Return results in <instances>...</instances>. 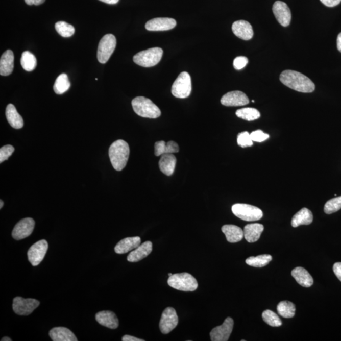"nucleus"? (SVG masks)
I'll return each mask as SVG.
<instances>
[{
	"label": "nucleus",
	"instance_id": "f257e3e1",
	"mask_svg": "<svg viewBox=\"0 0 341 341\" xmlns=\"http://www.w3.org/2000/svg\"><path fill=\"white\" fill-rule=\"evenodd\" d=\"M280 81L282 84L296 91L310 93L315 89V85L308 77L298 71L285 70L280 76Z\"/></svg>",
	"mask_w": 341,
	"mask_h": 341
},
{
	"label": "nucleus",
	"instance_id": "f03ea898",
	"mask_svg": "<svg viewBox=\"0 0 341 341\" xmlns=\"http://www.w3.org/2000/svg\"><path fill=\"white\" fill-rule=\"evenodd\" d=\"M129 155V145L123 140L115 141L109 149V156L112 166L118 172H120L126 166Z\"/></svg>",
	"mask_w": 341,
	"mask_h": 341
},
{
	"label": "nucleus",
	"instance_id": "7ed1b4c3",
	"mask_svg": "<svg viewBox=\"0 0 341 341\" xmlns=\"http://www.w3.org/2000/svg\"><path fill=\"white\" fill-rule=\"evenodd\" d=\"M132 105L135 113L143 118L155 119L161 116L160 109L148 98H135L132 100Z\"/></svg>",
	"mask_w": 341,
	"mask_h": 341
},
{
	"label": "nucleus",
	"instance_id": "20e7f679",
	"mask_svg": "<svg viewBox=\"0 0 341 341\" xmlns=\"http://www.w3.org/2000/svg\"><path fill=\"white\" fill-rule=\"evenodd\" d=\"M167 283L175 289L182 291H194L198 287V282L192 275L187 273L173 274Z\"/></svg>",
	"mask_w": 341,
	"mask_h": 341
},
{
	"label": "nucleus",
	"instance_id": "39448f33",
	"mask_svg": "<svg viewBox=\"0 0 341 341\" xmlns=\"http://www.w3.org/2000/svg\"><path fill=\"white\" fill-rule=\"evenodd\" d=\"M163 50L160 47H153L136 54L133 60L137 65L149 68L158 65L161 60Z\"/></svg>",
	"mask_w": 341,
	"mask_h": 341
},
{
	"label": "nucleus",
	"instance_id": "423d86ee",
	"mask_svg": "<svg viewBox=\"0 0 341 341\" xmlns=\"http://www.w3.org/2000/svg\"><path fill=\"white\" fill-rule=\"evenodd\" d=\"M232 212L237 217L245 221H258L263 217L262 210L249 204H234L232 206Z\"/></svg>",
	"mask_w": 341,
	"mask_h": 341
},
{
	"label": "nucleus",
	"instance_id": "0eeeda50",
	"mask_svg": "<svg viewBox=\"0 0 341 341\" xmlns=\"http://www.w3.org/2000/svg\"><path fill=\"white\" fill-rule=\"evenodd\" d=\"M116 46V39L113 34H106L101 39L98 49L99 62L105 64L110 59Z\"/></svg>",
	"mask_w": 341,
	"mask_h": 341
},
{
	"label": "nucleus",
	"instance_id": "6e6552de",
	"mask_svg": "<svg viewBox=\"0 0 341 341\" xmlns=\"http://www.w3.org/2000/svg\"><path fill=\"white\" fill-rule=\"evenodd\" d=\"M191 92V77L186 71L181 73L172 85V92L177 98H186Z\"/></svg>",
	"mask_w": 341,
	"mask_h": 341
},
{
	"label": "nucleus",
	"instance_id": "1a4fd4ad",
	"mask_svg": "<svg viewBox=\"0 0 341 341\" xmlns=\"http://www.w3.org/2000/svg\"><path fill=\"white\" fill-rule=\"evenodd\" d=\"M40 302L38 300L22 297H15L13 300V310L18 315H29L38 307Z\"/></svg>",
	"mask_w": 341,
	"mask_h": 341
},
{
	"label": "nucleus",
	"instance_id": "9d476101",
	"mask_svg": "<svg viewBox=\"0 0 341 341\" xmlns=\"http://www.w3.org/2000/svg\"><path fill=\"white\" fill-rule=\"evenodd\" d=\"M48 243L45 239H42L32 245L28 250V260L34 267L40 264L46 255Z\"/></svg>",
	"mask_w": 341,
	"mask_h": 341
},
{
	"label": "nucleus",
	"instance_id": "9b49d317",
	"mask_svg": "<svg viewBox=\"0 0 341 341\" xmlns=\"http://www.w3.org/2000/svg\"><path fill=\"white\" fill-rule=\"evenodd\" d=\"M178 324L177 311L172 307H167L162 312L159 328L162 334H167L175 329Z\"/></svg>",
	"mask_w": 341,
	"mask_h": 341
},
{
	"label": "nucleus",
	"instance_id": "f8f14e48",
	"mask_svg": "<svg viewBox=\"0 0 341 341\" xmlns=\"http://www.w3.org/2000/svg\"><path fill=\"white\" fill-rule=\"evenodd\" d=\"M35 226V221L30 217L20 220L15 225L12 231V237L16 240L28 238L33 233Z\"/></svg>",
	"mask_w": 341,
	"mask_h": 341
},
{
	"label": "nucleus",
	"instance_id": "ddd939ff",
	"mask_svg": "<svg viewBox=\"0 0 341 341\" xmlns=\"http://www.w3.org/2000/svg\"><path fill=\"white\" fill-rule=\"evenodd\" d=\"M234 321L231 317L225 319L220 326L215 327L210 333V339L212 341H227L233 331Z\"/></svg>",
	"mask_w": 341,
	"mask_h": 341
},
{
	"label": "nucleus",
	"instance_id": "4468645a",
	"mask_svg": "<svg viewBox=\"0 0 341 341\" xmlns=\"http://www.w3.org/2000/svg\"><path fill=\"white\" fill-rule=\"evenodd\" d=\"M273 10L276 20L283 27H287L291 20V13L286 3L277 1L274 3Z\"/></svg>",
	"mask_w": 341,
	"mask_h": 341
},
{
	"label": "nucleus",
	"instance_id": "2eb2a0df",
	"mask_svg": "<svg viewBox=\"0 0 341 341\" xmlns=\"http://www.w3.org/2000/svg\"><path fill=\"white\" fill-rule=\"evenodd\" d=\"M221 103L226 106H241L248 105L249 100L244 92L236 90L224 95Z\"/></svg>",
	"mask_w": 341,
	"mask_h": 341
},
{
	"label": "nucleus",
	"instance_id": "dca6fc26",
	"mask_svg": "<svg viewBox=\"0 0 341 341\" xmlns=\"http://www.w3.org/2000/svg\"><path fill=\"white\" fill-rule=\"evenodd\" d=\"M177 21L172 18H156L146 23L145 28L149 31H165L173 29Z\"/></svg>",
	"mask_w": 341,
	"mask_h": 341
},
{
	"label": "nucleus",
	"instance_id": "f3484780",
	"mask_svg": "<svg viewBox=\"0 0 341 341\" xmlns=\"http://www.w3.org/2000/svg\"><path fill=\"white\" fill-rule=\"evenodd\" d=\"M232 31L234 35L245 41L251 39L254 36L252 26L247 21H236L232 26Z\"/></svg>",
	"mask_w": 341,
	"mask_h": 341
},
{
	"label": "nucleus",
	"instance_id": "a211bd4d",
	"mask_svg": "<svg viewBox=\"0 0 341 341\" xmlns=\"http://www.w3.org/2000/svg\"><path fill=\"white\" fill-rule=\"evenodd\" d=\"M95 320L101 326L111 329H116L119 326V321L116 314L111 311H100L95 315Z\"/></svg>",
	"mask_w": 341,
	"mask_h": 341
},
{
	"label": "nucleus",
	"instance_id": "6ab92c4d",
	"mask_svg": "<svg viewBox=\"0 0 341 341\" xmlns=\"http://www.w3.org/2000/svg\"><path fill=\"white\" fill-rule=\"evenodd\" d=\"M153 251V243L151 241H145L141 244L134 251L128 255L127 260L130 262H137L148 257Z\"/></svg>",
	"mask_w": 341,
	"mask_h": 341
},
{
	"label": "nucleus",
	"instance_id": "aec40b11",
	"mask_svg": "<svg viewBox=\"0 0 341 341\" xmlns=\"http://www.w3.org/2000/svg\"><path fill=\"white\" fill-rule=\"evenodd\" d=\"M141 243L140 237H129L121 239L114 248V251L118 254H124L137 249Z\"/></svg>",
	"mask_w": 341,
	"mask_h": 341
},
{
	"label": "nucleus",
	"instance_id": "412c9836",
	"mask_svg": "<svg viewBox=\"0 0 341 341\" xmlns=\"http://www.w3.org/2000/svg\"><path fill=\"white\" fill-rule=\"evenodd\" d=\"M264 227L261 224H249L245 226L244 238L249 243H255L259 239Z\"/></svg>",
	"mask_w": 341,
	"mask_h": 341
},
{
	"label": "nucleus",
	"instance_id": "4be33fe9",
	"mask_svg": "<svg viewBox=\"0 0 341 341\" xmlns=\"http://www.w3.org/2000/svg\"><path fill=\"white\" fill-rule=\"evenodd\" d=\"M50 336L53 341H77L76 335L65 327H55L50 331Z\"/></svg>",
	"mask_w": 341,
	"mask_h": 341
},
{
	"label": "nucleus",
	"instance_id": "5701e85b",
	"mask_svg": "<svg viewBox=\"0 0 341 341\" xmlns=\"http://www.w3.org/2000/svg\"><path fill=\"white\" fill-rule=\"evenodd\" d=\"M13 61L14 55L12 50H7L3 53L0 59V75L2 76H8L12 73L13 70Z\"/></svg>",
	"mask_w": 341,
	"mask_h": 341
},
{
	"label": "nucleus",
	"instance_id": "b1692460",
	"mask_svg": "<svg viewBox=\"0 0 341 341\" xmlns=\"http://www.w3.org/2000/svg\"><path fill=\"white\" fill-rule=\"evenodd\" d=\"M221 230L225 234L226 239L230 243H237L243 238V231L238 226L231 225H225Z\"/></svg>",
	"mask_w": 341,
	"mask_h": 341
},
{
	"label": "nucleus",
	"instance_id": "393cba45",
	"mask_svg": "<svg viewBox=\"0 0 341 341\" xmlns=\"http://www.w3.org/2000/svg\"><path fill=\"white\" fill-rule=\"evenodd\" d=\"M177 158L172 154L162 155L159 162V169L164 175L172 176L175 172Z\"/></svg>",
	"mask_w": 341,
	"mask_h": 341
},
{
	"label": "nucleus",
	"instance_id": "a878e982",
	"mask_svg": "<svg viewBox=\"0 0 341 341\" xmlns=\"http://www.w3.org/2000/svg\"><path fill=\"white\" fill-rule=\"evenodd\" d=\"M291 275L295 279L298 284L305 287L312 286L313 279L305 269L303 267H296L291 272Z\"/></svg>",
	"mask_w": 341,
	"mask_h": 341
},
{
	"label": "nucleus",
	"instance_id": "bb28decb",
	"mask_svg": "<svg viewBox=\"0 0 341 341\" xmlns=\"http://www.w3.org/2000/svg\"><path fill=\"white\" fill-rule=\"evenodd\" d=\"M313 220L312 212L307 208H303L293 216L291 225L293 228H297L301 225H309L313 222Z\"/></svg>",
	"mask_w": 341,
	"mask_h": 341
},
{
	"label": "nucleus",
	"instance_id": "cd10ccee",
	"mask_svg": "<svg viewBox=\"0 0 341 341\" xmlns=\"http://www.w3.org/2000/svg\"><path fill=\"white\" fill-rule=\"evenodd\" d=\"M154 154L156 156H160L166 154L177 153L180 151L179 146L174 141L165 142L164 141H158L154 145Z\"/></svg>",
	"mask_w": 341,
	"mask_h": 341
},
{
	"label": "nucleus",
	"instance_id": "c85d7f7f",
	"mask_svg": "<svg viewBox=\"0 0 341 341\" xmlns=\"http://www.w3.org/2000/svg\"><path fill=\"white\" fill-rule=\"evenodd\" d=\"M6 117L10 126L15 129H20L23 127L22 117L18 113L14 105L9 104L6 108Z\"/></svg>",
	"mask_w": 341,
	"mask_h": 341
},
{
	"label": "nucleus",
	"instance_id": "c756f323",
	"mask_svg": "<svg viewBox=\"0 0 341 341\" xmlns=\"http://www.w3.org/2000/svg\"><path fill=\"white\" fill-rule=\"evenodd\" d=\"M70 82L66 74H61L57 77L55 82L53 89L57 94H63L70 89Z\"/></svg>",
	"mask_w": 341,
	"mask_h": 341
},
{
	"label": "nucleus",
	"instance_id": "7c9ffc66",
	"mask_svg": "<svg viewBox=\"0 0 341 341\" xmlns=\"http://www.w3.org/2000/svg\"><path fill=\"white\" fill-rule=\"evenodd\" d=\"M20 63L22 68L27 71H33L36 68V58L33 53L28 52V51L22 53Z\"/></svg>",
	"mask_w": 341,
	"mask_h": 341
},
{
	"label": "nucleus",
	"instance_id": "2f4dec72",
	"mask_svg": "<svg viewBox=\"0 0 341 341\" xmlns=\"http://www.w3.org/2000/svg\"><path fill=\"white\" fill-rule=\"evenodd\" d=\"M277 310L279 315L284 318H292L295 315V305L288 301H283L279 303Z\"/></svg>",
	"mask_w": 341,
	"mask_h": 341
},
{
	"label": "nucleus",
	"instance_id": "473e14b6",
	"mask_svg": "<svg viewBox=\"0 0 341 341\" xmlns=\"http://www.w3.org/2000/svg\"><path fill=\"white\" fill-rule=\"evenodd\" d=\"M273 259L270 255L265 254L258 255L257 257H250L246 260L247 265L254 267H263L269 264Z\"/></svg>",
	"mask_w": 341,
	"mask_h": 341
},
{
	"label": "nucleus",
	"instance_id": "72a5a7b5",
	"mask_svg": "<svg viewBox=\"0 0 341 341\" xmlns=\"http://www.w3.org/2000/svg\"><path fill=\"white\" fill-rule=\"evenodd\" d=\"M236 116L238 118L245 119L247 121H254L260 117V112L257 109L252 108H245L237 110Z\"/></svg>",
	"mask_w": 341,
	"mask_h": 341
},
{
	"label": "nucleus",
	"instance_id": "f704fd0d",
	"mask_svg": "<svg viewBox=\"0 0 341 341\" xmlns=\"http://www.w3.org/2000/svg\"><path fill=\"white\" fill-rule=\"evenodd\" d=\"M55 29L57 33L63 37H70L75 33L74 27L63 21L55 23Z\"/></svg>",
	"mask_w": 341,
	"mask_h": 341
},
{
	"label": "nucleus",
	"instance_id": "c9c22d12",
	"mask_svg": "<svg viewBox=\"0 0 341 341\" xmlns=\"http://www.w3.org/2000/svg\"><path fill=\"white\" fill-rule=\"evenodd\" d=\"M263 321L272 327H280L282 322L280 318L273 311L267 310L262 313Z\"/></svg>",
	"mask_w": 341,
	"mask_h": 341
},
{
	"label": "nucleus",
	"instance_id": "e433bc0d",
	"mask_svg": "<svg viewBox=\"0 0 341 341\" xmlns=\"http://www.w3.org/2000/svg\"><path fill=\"white\" fill-rule=\"evenodd\" d=\"M341 209V196L329 200L324 206V212L327 214H331Z\"/></svg>",
	"mask_w": 341,
	"mask_h": 341
},
{
	"label": "nucleus",
	"instance_id": "4c0bfd02",
	"mask_svg": "<svg viewBox=\"0 0 341 341\" xmlns=\"http://www.w3.org/2000/svg\"><path fill=\"white\" fill-rule=\"evenodd\" d=\"M253 142L254 141L252 140L251 136L248 132L240 133L237 137V142L238 145L243 148L252 146Z\"/></svg>",
	"mask_w": 341,
	"mask_h": 341
},
{
	"label": "nucleus",
	"instance_id": "58836bf2",
	"mask_svg": "<svg viewBox=\"0 0 341 341\" xmlns=\"http://www.w3.org/2000/svg\"><path fill=\"white\" fill-rule=\"evenodd\" d=\"M15 148L11 145H6L0 149V163L6 161L14 153Z\"/></svg>",
	"mask_w": 341,
	"mask_h": 341
},
{
	"label": "nucleus",
	"instance_id": "ea45409f",
	"mask_svg": "<svg viewBox=\"0 0 341 341\" xmlns=\"http://www.w3.org/2000/svg\"><path fill=\"white\" fill-rule=\"evenodd\" d=\"M250 136H251L252 140L257 142H264V141L268 139L269 138V135L268 134H265L264 132L260 130H256V131L253 132L252 134H250Z\"/></svg>",
	"mask_w": 341,
	"mask_h": 341
},
{
	"label": "nucleus",
	"instance_id": "a19ab883",
	"mask_svg": "<svg viewBox=\"0 0 341 341\" xmlns=\"http://www.w3.org/2000/svg\"><path fill=\"white\" fill-rule=\"evenodd\" d=\"M249 60L245 57H236L233 61V66L236 70H241L247 66Z\"/></svg>",
	"mask_w": 341,
	"mask_h": 341
},
{
	"label": "nucleus",
	"instance_id": "79ce46f5",
	"mask_svg": "<svg viewBox=\"0 0 341 341\" xmlns=\"http://www.w3.org/2000/svg\"><path fill=\"white\" fill-rule=\"evenodd\" d=\"M321 2L326 7H334L340 4L341 0H321Z\"/></svg>",
	"mask_w": 341,
	"mask_h": 341
},
{
	"label": "nucleus",
	"instance_id": "37998d69",
	"mask_svg": "<svg viewBox=\"0 0 341 341\" xmlns=\"http://www.w3.org/2000/svg\"><path fill=\"white\" fill-rule=\"evenodd\" d=\"M333 271L337 278L341 281V262L335 263L333 266Z\"/></svg>",
	"mask_w": 341,
	"mask_h": 341
},
{
	"label": "nucleus",
	"instance_id": "c03bdc74",
	"mask_svg": "<svg viewBox=\"0 0 341 341\" xmlns=\"http://www.w3.org/2000/svg\"><path fill=\"white\" fill-rule=\"evenodd\" d=\"M46 0H25L26 4L28 5H40L44 4Z\"/></svg>",
	"mask_w": 341,
	"mask_h": 341
},
{
	"label": "nucleus",
	"instance_id": "a18cd8bd",
	"mask_svg": "<svg viewBox=\"0 0 341 341\" xmlns=\"http://www.w3.org/2000/svg\"><path fill=\"white\" fill-rule=\"evenodd\" d=\"M123 341H144L143 339H138V338L132 336V335H125L122 337Z\"/></svg>",
	"mask_w": 341,
	"mask_h": 341
},
{
	"label": "nucleus",
	"instance_id": "49530a36",
	"mask_svg": "<svg viewBox=\"0 0 341 341\" xmlns=\"http://www.w3.org/2000/svg\"><path fill=\"white\" fill-rule=\"evenodd\" d=\"M99 1L105 3V4H107L114 5L118 4L119 0H99Z\"/></svg>",
	"mask_w": 341,
	"mask_h": 341
},
{
	"label": "nucleus",
	"instance_id": "de8ad7c7",
	"mask_svg": "<svg viewBox=\"0 0 341 341\" xmlns=\"http://www.w3.org/2000/svg\"><path fill=\"white\" fill-rule=\"evenodd\" d=\"M337 46L338 50L341 53V33L337 36Z\"/></svg>",
	"mask_w": 341,
	"mask_h": 341
},
{
	"label": "nucleus",
	"instance_id": "09e8293b",
	"mask_svg": "<svg viewBox=\"0 0 341 341\" xmlns=\"http://www.w3.org/2000/svg\"><path fill=\"white\" fill-rule=\"evenodd\" d=\"M1 340L2 341H12V339H10V338H9V337H4L2 338Z\"/></svg>",
	"mask_w": 341,
	"mask_h": 341
},
{
	"label": "nucleus",
	"instance_id": "8fccbe9b",
	"mask_svg": "<svg viewBox=\"0 0 341 341\" xmlns=\"http://www.w3.org/2000/svg\"><path fill=\"white\" fill-rule=\"evenodd\" d=\"M4 202H3L2 200L0 201V209H2L3 206H4Z\"/></svg>",
	"mask_w": 341,
	"mask_h": 341
},
{
	"label": "nucleus",
	"instance_id": "3c124183",
	"mask_svg": "<svg viewBox=\"0 0 341 341\" xmlns=\"http://www.w3.org/2000/svg\"><path fill=\"white\" fill-rule=\"evenodd\" d=\"M168 275H169V276L170 277V276H172L173 275V274H172V273H169V274H168Z\"/></svg>",
	"mask_w": 341,
	"mask_h": 341
}]
</instances>
